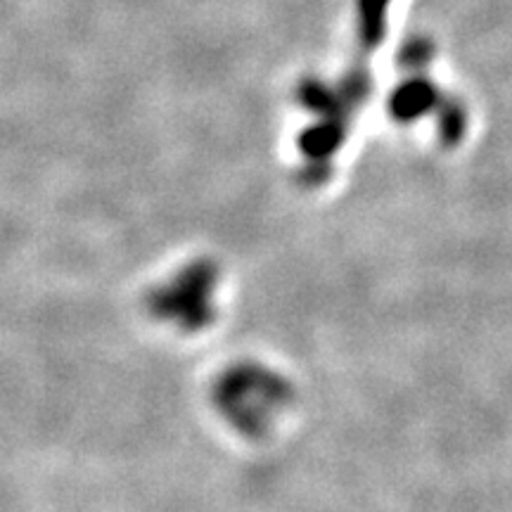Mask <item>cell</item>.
Masks as SVG:
<instances>
[{
  "instance_id": "6da1fadb",
  "label": "cell",
  "mask_w": 512,
  "mask_h": 512,
  "mask_svg": "<svg viewBox=\"0 0 512 512\" xmlns=\"http://www.w3.org/2000/svg\"><path fill=\"white\" fill-rule=\"evenodd\" d=\"M342 126L337 124V119H320L316 126L306 128L302 133V150L306 155L316 157V159H323L325 155H330L332 150L339 145V140H342Z\"/></svg>"
}]
</instances>
